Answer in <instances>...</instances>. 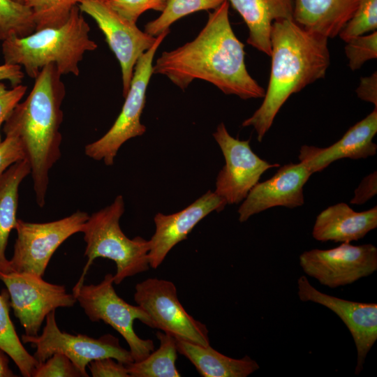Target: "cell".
Returning a JSON list of instances; mask_svg holds the SVG:
<instances>
[{
    "label": "cell",
    "mask_w": 377,
    "mask_h": 377,
    "mask_svg": "<svg viewBox=\"0 0 377 377\" xmlns=\"http://www.w3.org/2000/svg\"><path fill=\"white\" fill-rule=\"evenodd\" d=\"M82 13L96 22L121 68L122 94L130 87L135 64L139 57L154 44L156 37L140 30L136 23L117 13L105 0H79Z\"/></svg>",
    "instance_id": "cell-12"
},
{
    "label": "cell",
    "mask_w": 377,
    "mask_h": 377,
    "mask_svg": "<svg viewBox=\"0 0 377 377\" xmlns=\"http://www.w3.org/2000/svg\"><path fill=\"white\" fill-rule=\"evenodd\" d=\"M327 39L304 29L293 19L273 22L267 89L261 105L242 124L252 126L259 142L292 94L325 77L330 63Z\"/></svg>",
    "instance_id": "cell-2"
},
{
    "label": "cell",
    "mask_w": 377,
    "mask_h": 377,
    "mask_svg": "<svg viewBox=\"0 0 377 377\" xmlns=\"http://www.w3.org/2000/svg\"><path fill=\"white\" fill-rule=\"evenodd\" d=\"M82 377V374L64 354L55 353L39 364L32 377Z\"/></svg>",
    "instance_id": "cell-31"
},
{
    "label": "cell",
    "mask_w": 377,
    "mask_h": 377,
    "mask_svg": "<svg viewBox=\"0 0 377 377\" xmlns=\"http://www.w3.org/2000/svg\"><path fill=\"white\" fill-rule=\"evenodd\" d=\"M79 0H24L32 12L36 31L58 28L68 20Z\"/></svg>",
    "instance_id": "cell-28"
},
{
    "label": "cell",
    "mask_w": 377,
    "mask_h": 377,
    "mask_svg": "<svg viewBox=\"0 0 377 377\" xmlns=\"http://www.w3.org/2000/svg\"><path fill=\"white\" fill-rule=\"evenodd\" d=\"M159 347L145 359L125 364L130 377H180L175 362L177 358L176 338L157 332Z\"/></svg>",
    "instance_id": "cell-24"
},
{
    "label": "cell",
    "mask_w": 377,
    "mask_h": 377,
    "mask_svg": "<svg viewBox=\"0 0 377 377\" xmlns=\"http://www.w3.org/2000/svg\"><path fill=\"white\" fill-rule=\"evenodd\" d=\"M377 29V0H360L353 15L339 32L345 42Z\"/></svg>",
    "instance_id": "cell-29"
},
{
    "label": "cell",
    "mask_w": 377,
    "mask_h": 377,
    "mask_svg": "<svg viewBox=\"0 0 377 377\" xmlns=\"http://www.w3.org/2000/svg\"><path fill=\"white\" fill-rule=\"evenodd\" d=\"M90 27L76 6L68 21L58 28H46L19 37L11 35L2 41L4 64L23 67L27 75L35 78L41 68L54 64L62 75L80 73L79 63L86 52L97 44L89 38Z\"/></svg>",
    "instance_id": "cell-4"
},
{
    "label": "cell",
    "mask_w": 377,
    "mask_h": 377,
    "mask_svg": "<svg viewBox=\"0 0 377 377\" xmlns=\"http://www.w3.org/2000/svg\"><path fill=\"white\" fill-rule=\"evenodd\" d=\"M377 227V207L357 212L344 202L331 205L316 217L313 237L320 242L350 243Z\"/></svg>",
    "instance_id": "cell-19"
},
{
    "label": "cell",
    "mask_w": 377,
    "mask_h": 377,
    "mask_svg": "<svg viewBox=\"0 0 377 377\" xmlns=\"http://www.w3.org/2000/svg\"><path fill=\"white\" fill-rule=\"evenodd\" d=\"M304 272L331 288L351 284L377 270V248L341 243L330 249H314L299 258Z\"/></svg>",
    "instance_id": "cell-13"
},
{
    "label": "cell",
    "mask_w": 377,
    "mask_h": 377,
    "mask_svg": "<svg viewBox=\"0 0 377 377\" xmlns=\"http://www.w3.org/2000/svg\"><path fill=\"white\" fill-rule=\"evenodd\" d=\"M10 305L27 336H37L46 316L57 308L73 307L77 302L66 287L43 280L33 274L0 272Z\"/></svg>",
    "instance_id": "cell-11"
},
{
    "label": "cell",
    "mask_w": 377,
    "mask_h": 377,
    "mask_svg": "<svg viewBox=\"0 0 377 377\" xmlns=\"http://www.w3.org/2000/svg\"><path fill=\"white\" fill-rule=\"evenodd\" d=\"M24 73L19 65L3 64L0 65V81L8 80L12 87L21 84Z\"/></svg>",
    "instance_id": "cell-38"
},
{
    "label": "cell",
    "mask_w": 377,
    "mask_h": 377,
    "mask_svg": "<svg viewBox=\"0 0 377 377\" xmlns=\"http://www.w3.org/2000/svg\"><path fill=\"white\" fill-rule=\"evenodd\" d=\"M25 158L20 140L12 135H6L0 141V179L5 171L15 163Z\"/></svg>",
    "instance_id": "cell-33"
},
{
    "label": "cell",
    "mask_w": 377,
    "mask_h": 377,
    "mask_svg": "<svg viewBox=\"0 0 377 377\" xmlns=\"http://www.w3.org/2000/svg\"><path fill=\"white\" fill-rule=\"evenodd\" d=\"M376 193L377 172L374 171L362 179L350 202L353 205H362L376 195Z\"/></svg>",
    "instance_id": "cell-36"
},
{
    "label": "cell",
    "mask_w": 377,
    "mask_h": 377,
    "mask_svg": "<svg viewBox=\"0 0 377 377\" xmlns=\"http://www.w3.org/2000/svg\"><path fill=\"white\" fill-rule=\"evenodd\" d=\"M13 1L19 3H22V4H24V0H13Z\"/></svg>",
    "instance_id": "cell-40"
},
{
    "label": "cell",
    "mask_w": 377,
    "mask_h": 377,
    "mask_svg": "<svg viewBox=\"0 0 377 377\" xmlns=\"http://www.w3.org/2000/svg\"><path fill=\"white\" fill-rule=\"evenodd\" d=\"M226 201L214 191H207L184 209L172 214L157 213L154 218L155 232L148 253L151 268L156 269L170 250L186 239L194 227L212 212H221Z\"/></svg>",
    "instance_id": "cell-17"
},
{
    "label": "cell",
    "mask_w": 377,
    "mask_h": 377,
    "mask_svg": "<svg viewBox=\"0 0 377 377\" xmlns=\"http://www.w3.org/2000/svg\"><path fill=\"white\" fill-rule=\"evenodd\" d=\"M244 47L232 29L226 1L209 14L193 40L162 52L153 64V74L167 77L182 90L202 80L227 95L245 100L263 98L265 90L246 69Z\"/></svg>",
    "instance_id": "cell-1"
},
{
    "label": "cell",
    "mask_w": 377,
    "mask_h": 377,
    "mask_svg": "<svg viewBox=\"0 0 377 377\" xmlns=\"http://www.w3.org/2000/svg\"><path fill=\"white\" fill-rule=\"evenodd\" d=\"M36 31L32 12L24 4L0 0V40L11 35L29 36Z\"/></svg>",
    "instance_id": "cell-27"
},
{
    "label": "cell",
    "mask_w": 377,
    "mask_h": 377,
    "mask_svg": "<svg viewBox=\"0 0 377 377\" xmlns=\"http://www.w3.org/2000/svg\"><path fill=\"white\" fill-rule=\"evenodd\" d=\"M88 367L93 377H130L126 365L112 357L92 360Z\"/></svg>",
    "instance_id": "cell-35"
},
{
    "label": "cell",
    "mask_w": 377,
    "mask_h": 377,
    "mask_svg": "<svg viewBox=\"0 0 377 377\" xmlns=\"http://www.w3.org/2000/svg\"><path fill=\"white\" fill-rule=\"evenodd\" d=\"M359 98L372 103L377 108V73L374 72L369 76L362 77L356 89Z\"/></svg>",
    "instance_id": "cell-37"
},
{
    "label": "cell",
    "mask_w": 377,
    "mask_h": 377,
    "mask_svg": "<svg viewBox=\"0 0 377 377\" xmlns=\"http://www.w3.org/2000/svg\"><path fill=\"white\" fill-rule=\"evenodd\" d=\"M177 350L186 357L203 377H246L259 369L258 364L246 355L235 359L219 353L210 345L204 346L176 339Z\"/></svg>",
    "instance_id": "cell-22"
},
{
    "label": "cell",
    "mask_w": 377,
    "mask_h": 377,
    "mask_svg": "<svg viewBox=\"0 0 377 377\" xmlns=\"http://www.w3.org/2000/svg\"><path fill=\"white\" fill-rule=\"evenodd\" d=\"M134 300L149 315L152 328L176 339L210 345L206 325L192 317L180 303L173 282L149 278L135 286Z\"/></svg>",
    "instance_id": "cell-10"
},
{
    "label": "cell",
    "mask_w": 377,
    "mask_h": 377,
    "mask_svg": "<svg viewBox=\"0 0 377 377\" xmlns=\"http://www.w3.org/2000/svg\"><path fill=\"white\" fill-rule=\"evenodd\" d=\"M360 0H293V20L304 29L334 38L353 15Z\"/></svg>",
    "instance_id": "cell-20"
},
{
    "label": "cell",
    "mask_w": 377,
    "mask_h": 377,
    "mask_svg": "<svg viewBox=\"0 0 377 377\" xmlns=\"http://www.w3.org/2000/svg\"><path fill=\"white\" fill-rule=\"evenodd\" d=\"M113 283V274L108 273L97 284L83 283L73 288V294L91 321L102 320L110 325L128 343L134 362L140 361L154 350V344L152 340L137 335L133 323L139 320L152 328L151 320L140 306L131 305L121 298Z\"/></svg>",
    "instance_id": "cell-6"
},
{
    "label": "cell",
    "mask_w": 377,
    "mask_h": 377,
    "mask_svg": "<svg viewBox=\"0 0 377 377\" xmlns=\"http://www.w3.org/2000/svg\"><path fill=\"white\" fill-rule=\"evenodd\" d=\"M249 29L247 43L271 54V29L274 21L293 19V0H227Z\"/></svg>",
    "instance_id": "cell-21"
},
{
    "label": "cell",
    "mask_w": 377,
    "mask_h": 377,
    "mask_svg": "<svg viewBox=\"0 0 377 377\" xmlns=\"http://www.w3.org/2000/svg\"><path fill=\"white\" fill-rule=\"evenodd\" d=\"M124 212V198L119 195L112 204L89 216L82 230L87 261L74 288L84 283L86 274L97 258L110 259L115 263L117 271L113 279L116 285L150 268L149 241L140 236L130 239L123 232L119 221Z\"/></svg>",
    "instance_id": "cell-5"
},
{
    "label": "cell",
    "mask_w": 377,
    "mask_h": 377,
    "mask_svg": "<svg viewBox=\"0 0 377 377\" xmlns=\"http://www.w3.org/2000/svg\"><path fill=\"white\" fill-rule=\"evenodd\" d=\"M376 133L377 108H375L332 145L324 148L302 146L298 158L313 174L323 170L339 159H360L373 156L377 151V145L373 142Z\"/></svg>",
    "instance_id": "cell-18"
},
{
    "label": "cell",
    "mask_w": 377,
    "mask_h": 377,
    "mask_svg": "<svg viewBox=\"0 0 377 377\" xmlns=\"http://www.w3.org/2000/svg\"><path fill=\"white\" fill-rule=\"evenodd\" d=\"M31 172L27 159L10 165L0 179V272H13L10 260L6 258V249L10 233L17 222L18 191L22 180Z\"/></svg>",
    "instance_id": "cell-23"
},
{
    "label": "cell",
    "mask_w": 377,
    "mask_h": 377,
    "mask_svg": "<svg viewBox=\"0 0 377 377\" xmlns=\"http://www.w3.org/2000/svg\"><path fill=\"white\" fill-rule=\"evenodd\" d=\"M17 376L9 367V356L0 348V377Z\"/></svg>",
    "instance_id": "cell-39"
},
{
    "label": "cell",
    "mask_w": 377,
    "mask_h": 377,
    "mask_svg": "<svg viewBox=\"0 0 377 377\" xmlns=\"http://www.w3.org/2000/svg\"><path fill=\"white\" fill-rule=\"evenodd\" d=\"M312 172L302 163H289L269 179L258 182L238 209L239 221L274 207L295 208L304 203L303 188Z\"/></svg>",
    "instance_id": "cell-16"
},
{
    "label": "cell",
    "mask_w": 377,
    "mask_h": 377,
    "mask_svg": "<svg viewBox=\"0 0 377 377\" xmlns=\"http://www.w3.org/2000/svg\"><path fill=\"white\" fill-rule=\"evenodd\" d=\"M121 17L136 23L139 17L148 10L162 12L168 0H105Z\"/></svg>",
    "instance_id": "cell-32"
},
{
    "label": "cell",
    "mask_w": 377,
    "mask_h": 377,
    "mask_svg": "<svg viewBox=\"0 0 377 377\" xmlns=\"http://www.w3.org/2000/svg\"><path fill=\"white\" fill-rule=\"evenodd\" d=\"M227 0H168L161 14L156 19L147 22L145 32L156 37L176 21L188 15L200 10L216 9Z\"/></svg>",
    "instance_id": "cell-26"
},
{
    "label": "cell",
    "mask_w": 377,
    "mask_h": 377,
    "mask_svg": "<svg viewBox=\"0 0 377 377\" xmlns=\"http://www.w3.org/2000/svg\"><path fill=\"white\" fill-rule=\"evenodd\" d=\"M297 288L301 301L327 307L347 327L357 350L355 374L359 375L367 354L377 340V304L349 301L323 293L313 287L304 275L297 280Z\"/></svg>",
    "instance_id": "cell-15"
},
{
    "label": "cell",
    "mask_w": 377,
    "mask_h": 377,
    "mask_svg": "<svg viewBox=\"0 0 377 377\" xmlns=\"http://www.w3.org/2000/svg\"><path fill=\"white\" fill-rule=\"evenodd\" d=\"M89 214L77 210L61 219L32 223L17 219V238L10 260L13 271L43 276L48 263L60 245L73 235L82 232Z\"/></svg>",
    "instance_id": "cell-9"
},
{
    "label": "cell",
    "mask_w": 377,
    "mask_h": 377,
    "mask_svg": "<svg viewBox=\"0 0 377 377\" xmlns=\"http://www.w3.org/2000/svg\"><path fill=\"white\" fill-rule=\"evenodd\" d=\"M7 290L0 293V348L10 357L24 377H32L38 362L23 346L10 317Z\"/></svg>",
    "instance_id": "cell-25"
},
{
    "label": "cell",
    "mask_w": 377,
    "mask_h": 377,
    "mask_svg": "<svg viewBox=\"0 0 377 377\" xmlns=\"http://www.w3.org/2000/svg\"><path fill=\"white\" fill-rule=\"evenodd\" d=\"M61 77L54 64L41 68L34 78L31 91L14 108L3 128L5 135H14L21 142L40 207L45 204L50 170L61 157L62 137L59 129L66 94Z\"/></svg>",
    "instance_id": "cell-3"
},
{
    "label": "cell",
    "mask_w": 377,
    "mask_h": 377,
    "mask_svg": "<svg viewBox=\"0 0 377 377\" xmlns=\"http://www.w3.org/2000/svg\"><path fill=\"white\" fill-rule=\"evenodd\" d=\"M27 90V87L22 84L8 89L3 82H0V131L10 113L24 97Z\"/></svg>",
    "instance_id": "cell-34"
},
{
    "label": "cell",
    "mask_w": 377,
    "mask_h": 377,
    "mask_svg": "<svg viewBox=\"0 0 377 377\" xmlns=\"http://www.w3.org/2000/svg\"><path fill=\"white\" fill-rule=\"evenodd\" d=\"M212 135L226 162L216 177L214 192L227 204L242 202L266 170L280 166L260 158L251 148L249 140L232 137L223 122Z\"/></svg>",
    "instance_id": "cell-14"
},
{
    "label": "cell",
    "mask_w": 377,
    "mask_h": 377,
    "mask_svg": "<svg viewBox=\"0 0 377 377\" xmlns=\"http://www.w3.org/2000/svg\"><path fill=\"white\" fill-rule=\"evenodd\" d=\"M22 342L30 343L36 351L33 356L38 364L44 362L55 353L68 357L78 369L82 377H88L87 367L92 360L112 357L126 364L134 360L129 350L124 348L119 339L110 334L94 339L85 334H71L61 331L55 311L45 318V325L40 335H22Z\"/></svg>",
    "instance_id": "cell-8"
},
{
    "label": "cell",
    "mask_w": 377,
    "mask_h": 377,
    "mask_svg": "<svg viewBox=\"0 0 377 377\" xmlns=\"http://www.w3.org/2000/svg\"><path fill=\"white\" fill-rule=\"evenodd\" d=\"M345 53L352 71L360 69L367 61L377 57V31L346 41Z\"/></svg>",
    "instance_id": "cell-30"
},
{
    "label": "cell",
    "mask_w": 377,
    "mask_h": 377,
    "mask_svg": "<svg viewBox=\"0 0 377 377\" xmlns=\"http://www.w3.org/2000/svg\"><path fill=\"white\" fill-rule=\"evenodd\" d=\"M169 33L168 30L157 36L153 46L138 59L119 116L104 135L85 146L84 153L88 157L103 161L106 165L111 166L124 142L145 133L146 127L140 122V117L145 105L147 86L153 74L154 57Z\"/></svg>",
    "instance_id": "cell-7"
}]
</instances>
